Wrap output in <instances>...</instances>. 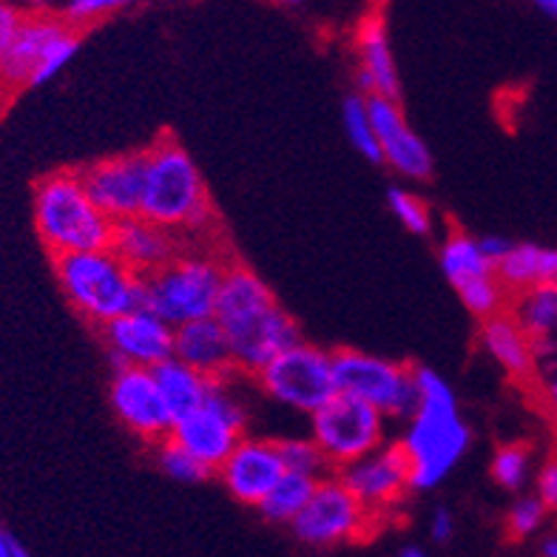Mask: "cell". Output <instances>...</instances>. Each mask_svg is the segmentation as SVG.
Segmentation results:
<instances>
[{
    "mask_svg": "<svg viewBox=\"0 0 557 557\" xmlns=\"http://www.w3.org/2000/svg\"><path fill=\"white\" fill-rule=\"evenodd\" d=\"M213 319L231 345L234 370L257 375L276 356L299 345V324L278 308L271 287L245 264H227Z\"/></svg>",
    "mask_w": 557,
    "mask_h": 557,
    "instance_id": "cell-1",
    "label": "cell"
},
{
    "mask_svg": "<svg viewBox=\"0 0 557 557\" xmlns=\"http://www.w3.org/2000/svg\"><path fill=\"white\" fill-rule=\"evenodd\" d=\"M418 410L398 447L410 463V490H433L470 449V426L463 424L455 393L435 370L416 367Z\"/></svg>",
    "mask_w": 557,
    "mask_h": 557,
    "instance_id": "cell-2",
    "label": "cell"
},
{
    "mask_svg": "<svg viewBox=\"0 0 557 557\" xmlns=\"http://www.w3.org/2000/svg\"><path fill=\"white\" fill-rule=\"evenodd\" d=\"M146 191L139 216L171 234H202L213 225V206L197 162L180 139L162 134L146 148Z\"/></svg>",
    "mask_w": 557,
    "mask_h": 557,
    "instance_id": "cell-3",
    "label": "cell"
},
{
    "mask_svg": "<svg viewBox=\"0 0 557 557\" xmlns=\"http://www.w3.org/2000/svg\"><path fill=\"white\" fill-rule=\"evenodd\" d=\"M35 225L54 259L111 248L114 231L88 199L81 171H54L35 185Z\"/></svg>",
    "mask_w": 557,
    "mask_h": 557,
    "instance_id": "cell-4",
    "label": "cell"
},
{
    "mask_svg": "<svg viewBox=\"0 0 557 557\" xmlns=\"http://www.w3.org/2000/svg\"><path fill=\"white\" fill-rule=\"evenodd\" d=\"M227 262L211 248H183L162 271L143 278V308L171 331L211 319Z\"/></svg>",
    "mask_w": 557,
    "mask_h": 557,
    "instance_id": "cell-5",
    "label": "cell"
},
{
    "mask_svg": "<svg viewBox=\"0 0 557 557\" xmlns=\"http://www.w3.org/2000/svg\"><path fill=\"white\" fill-rule=\"evenodd\" d=\"M54 273L69 305L97 327L143 308V278L128 271L111 248L58 257Z\"/></svg>",
    "mask_w": 557,
    "mask_h": 557,
    "instance_id": "cell-6",
    "label": "cell"
},
{
    "mask_svg": "<svg viewBox=\"0 0 557 557\" xmlns=\"http://www.w3.org/2000/svg\"><path fill=\"white\" fill-rule=\"evenodd\" d=\"M336 393L370 404L384 418H412L418 410L416 367L361 350L331 352Z\"/></svg>",
    "mask_w": 557,
    "mask_h": 557,
    "instance_id": "cell-7",
    "label": "cell"
},
{
    "mask_svg": "<svg viewBox=\"0 0 557 557\" xmlns=\"http://www.w3.org/2000/svg\"><path fill=\"white\" fill-rule=\"evenodd\" d=\"M310 441L319 447L327 467L345 470L382 447L384 416L359 398L336 393L322 410L310 416Z\"/></svg>",
    "mask_w": 557,
    "mask_h": 557,
    "instance_id": "cell-8",
    "label": "cell"
},
{
    "mask_svg": "<svg viewBox=\"0 0 557 557\" xmlns=\"http://www.w3.org/2000/svg\"><path fill=\"white\" fill-rule=\"evenodd\" d=\"M259 387L285 407L313 416L336 396L333 384V359L322 347L299 342L290 350L264 364L257 373Z\"/></svg>",
    "mask_w": 557,
    "mask_h": 557,
    "instance_id": "cell-9",
    "label": "cell"
},
{
    "mask_svg": "<svg viewBox=\"0 0 557 557\" xmlns=\"http://www.w3.org/2000/svg\"><path fill=\"white\" fill-rule=\"evenodd\" d=\"M169 438L194 455L202 467L216 472L245 438V410L222 384H216L202 407L176 418Z\"/></svg>",
    "mask_w": 557,
    "mask_h": 557,
    "instance_id": "cell-10",
    "label": "cell"
},
{
    "mask_svg": "<svg viewBox=\"0 0 557 557\" xmlns=\"http://www.w3.org/2000/svg\"><path fill=\"white\" fill-rule=\"evenodd\" d=\"M375 515H370L338 478H319L308 506L294 518V535L308 546H336L373 535Z\"/></svg>",
    "mask_w": 557,
    "mask_h": 557,
    "instance_id": "cell-11",
    "label": "cell"
},
{
    "mask_svg": "<svg viewBox=\"0 0 557 557\" xmlns=\"http://www.w3.org/2000/svg\"><path fill=\"white\" fill-rule=\"evenodd\" d=\"M146 151L106 157L81 171L83 188L97 211L109 222H123L139 216L143 191H146Z\"/></svg>",
    "mask_w": 557,
    "mask_h": 557,
    "instance_id": "cell-12",
    "label": "cell"
},
{
    "mask_svg": "<svg viewBox=\"0 0 557 557\" xmlns=\"http://www.w3.org/2000/svg\"><path fill=\"white\" fill-rule=\"evenodd\" d=\"M100 336L114 361V370L123 367L154 370L162 361L174 359V331L146 308H134L114 322L103 324Z\"/></svg>",
    "mask_w": 557,
    "mask_h": 557,
    "instance_id": "cell-13",
    "label": "cell"
},
{
    "mask_svg": "<svg viewBox=\"0 0 557 557\" xmlns=\"http://www.w3.org/2000/svg\"><path fill=\"white\" fill-rule=\"evenodd\" d=\"M338 481L367 512L379 518L382 512L393 509L404 498V492L410 490V463L398 444H382L375 453L338 470Z\"/></svg>",
    "mask_w": 557,
    "mask_h": 557,
    "instance_id": "cell-14",
    "label": "cell"
},
{
    "mask_svg": "<svg viewBox=\"0 0 557 557\" xmlns=\"http://www.w3.org/2000/svg\"><path fill=\"white\" fill-rule=\"evenodd\" d=\"M109 398L120 421L137 438L148 441V444H162L171 435L174 418L162 401L151 370H139V367L114 370Z\"/></svg>",
    "mask_w": 557,
    "mask_h": 557,
    "instance_id": "cell-15",
    "label": "cell"
},
{
    "mask_svg": "<svg viewBox=\"0 0 557 557\" xmlns=\"http://www.w3.org/2000/svg\"><path fill=\"white\" fill-rule=\"evenodd\" d=\"M367 114H370V125H373V134L379 139L382 162H387L389 169L398 171L401 176H410V180H426L433 174V154H430L424 139L407 125L401 106L396 100L367 97Z\"/></svg>",
    "mask_w": 557,
    "mask_h": 557,
    "instance_id": "cell-16",
    "label": "cell"
},
{
    "mask_svg": "<svg viewBox=\"0 0 557 557\" xmlns=\"http://www.w3.org/2000/svg\"><path fill=\"white\" fill-rule=\"evenodd\" d=\"M216 472L239 504L259 506L278 484V478L285 475V463L276 441L245 435Z\"/></svg>",
    "mask_w": 557,
    "mask_h": 557,
    "instance_id": "cell-17",
    "label": "cell"
},
{
    "mask_svg": "<svg viewBox=\"0 0 557 557\" xmlns=\"http://www.w3.org/2000/svg\"><path fill=\"white\" fill-rule=\"evenodd\" d=\"M356 52H359V91L361 97H384L396 100L401 97V83H398V66L389 49L387 23L382 12H370L361 17L356 29Z\"/></svg>",
    "mask_w": 557,
    "mask_h": 557,
    "instance_id": "cell-18",
    "label": "cell"
},
{
    "mask_svg": "<svg viewBox=\"0 0 557 557\" xmlns=\"http://www.w3.org/2000/svg\"><path fill=\"white\" fill-rule=\"evenodd\" d=\"M111 250L123 259V264L139 278L162 271L171 259L183 250L180 236L154 225V222L134 216L123 220L111 231Z\"/></svg>",
    "mask_w": 557,
    "mask_h": 557,
    "instance_id": "cell-19",
    "label": "cell"
},
{
    "mask_svg": "<svg viewBox=\"0 0 557 557\" xmlns=\"http://www.w3.org/2000/svg\"><path fill=\"white\" fill-rule=\"evenodd\" d=\"M174 359L197 370L211 382H225L234 373V359H231V345L216 319H202L174 331Z\"/></svg>",
    "mask_w": 557,
    "mask_h": 557,
    "instance_id": "cell-20",
    "label": "cell"
},
{
    "mask_svg": "<svg viewBox=\"0 0 557 557\" xmlns=\"http://www.w3.org/2000/svg\"><path fill=\"white\" fill-rule=\"evenodd\" d=\"M66 29V23L52 15L23 17L15 40L9 52L0 60V83L3 86H29V77L35 74L37 63L52 46L54 37Z\"/></svg>",
    "mask_w": 557,
    "mask_h": 557,
    "instance_id": "cell-21",
    "label": "cell"
},
{
    "mask_svg": "<svg viewBox=\"0 0 557 557\" xmlns=\"http://www.w3.org/2000/svg\"><path fill=\"white\" fill-rule=\"evenodd\" d=\"M495 278L506 294H523L529 287L557 285V248L521 243L495 268Z\"/></svg>",
    "mask_w": 557,
    "mask_h": 557,
    "instance_id": "cell-22",
    "label": "cell"
},
{
    "mask_svg": "<svg viewBox=\"0 0 557 557\" xmlns=\"http://www.w3.org/2000/svg\"><path fill=\"white\" fill-rule=\"evenodd\" d=\"M151 375H154L157 389H160L162 401H165V407H169L174 421L176 418L188 416V412H194L197 407H202V404L208 401V396L216 389V384H222L211 382L206 375H199L197 370H191V367L176 359L162 361L160 367L151 370Z\"/></svg>",
    "mask_w": 557,
    "mask_h": 557,
    "instance_id": "cell-23",
    "label": "cell"
},
{
    "mask_svg": "<svg viewBox=\"0 0 557 557\" xmlns=\"http://www.w3.org/2000/svg\"><path fill=\"white\" fill-rule=\"evenodd\" d=\"M481 345L515 379H527L535 370L529 336L515 324L512 315L500 313L486 319L484 327H481Z\"/></svg>",
    "mask_w": 557,
    "mask_h": 557,
    "instance_id": "cell-24",
    "label": "cell"
},
{
    "mask_svg": "<svg viewBox=\"0 0 557 557\" xmlns=\"http://www.w3.org/2000/svg\"><path fill=\"white\" fill-rule=\"evenodd\" d=\"M441 271L444 276L453 282V287L470 285L475 278H486V276H495V268L484 259L481 248H478V239H472L470 234H463V231H455L444 239L441 245Z\"/></svg>",
    "mask_w": 557,
    "mask_h": 557,
    "instance_id": "cell-25",
    "label": "cell"
},
{
    "mask_svg": "<svg viewBox=\"0 0 557 557\" xmlns=\"http://www.w3.org/2000/svg\"><path fill=\"white\" fill-rule=\"evenodd\" d=\"M512 319L529 342L557 338V285H537L518 294Z\"/></svg>",
    "mask_w": 557,
    "mask_h": 557,
    "instance_id": "cell-26",
    "label": "cell"
},
{
    "mask_svg": "<svg viewBox=\"0 0 557 557\" xmlns=\"http://www.w3.org/2000/svg\"><path fill=\"white\" fill-rule=\"evenodd\" d=\"M315 484H319V478L285 472V475L278 478V484L271 490V495H268L257 509L273 523H294L296 515L308 506Z\"/></svg>",
    "mask_w": 557,
    "mask_h": 557,
    "instance_id": "cell-27",
    "label": "cell"
},
{
    "mask_svg": "<svg viewBox=\"0 0 557 557\" xmlns=\"http://www.w3.org/2000/svg\"><path fill=\"white\" fill-rule=\"evenodd\" d=\"M342 120H345L347 139L352 143V148L364 154L367 160L382 162V151H379V139L373 134V125H370V114H367V97L350 95L342 106Z\"/></svg>",
    "mask_w": 557,
    "mask_h": 557,
    "instance_id": "cell-28",
    "label": "cell"
},
{
    "mask_svg": "<svg viewBox=\"0 0 557 557\" xmlns=\"http://www.w3.org/2000/svg\"><path fill=\"white\" fill-rule=\"evenodd\" d=\"M458 296H461L463 308L486 322V319H492V315H500L506 290L498 285V278L486 276V278H475V282H470V285L458 287Z\"/></svg>",
    "mask_w": 557,
    "mask_h": 557,
    "instance_id": "cell-29",
    "label": "cell"
},
{
    "mask_svg": "<svg viewBox=\"0 0 557 557\" xmlns=\"http://www.w3.org/2000/svg\"><path fill=\"white\" fill-rule=\"evenodd\" d=\"M157 461H160V470L165 475H171L174 481H183V484H199V481H206L211 475L208 467L194 458V455L185 453L183 447H176L174 441L165 438L162 444H157Z\"/></svg>",
    "mask_w": 557,
    "mask_h": 557,
    "instance_id": "cell-30",
    "label": "cell"
},
{
    "mask_svg": "<svg viewBox=\"0 0 557 557\" xmlns=\"http://www.w3.org/2000/svg\"><path fill=\"white\" fill-rule=\"evenodd\" d=\"M77 49H81V35L66 26V29L54 37L52 46L46 49L44 58H40L35 74L29 77V86H44V83L52 81L54 74L63 72V66L77 54Z\"/></svg>",
    "mask_w": 557,
    "mask_h": 557,
    "instance_id": "cell-31",
    "label": "cell"
},
{
    "mask_svg": "<svg viewBox=\"0 0 557 557\" xmlns=\"http://www.w3.org/2000/svg\"><path fill=\"white\" fill-rule=\"evenodd\" d=\"M387 202L389 208H393V213L398 216V222H401L410 234L416 236L430 234V227H433V213H430L424 199L416 197V194L410 191H404V188H398V185H393V188L387 191Z\"/></svg>",
    "mask_w": 557,
    "mask_h": 557,
    "instance_id": "cell-32",
    "label": "cell"
},
{
    "mask_svg": "<svg viewBox=\"0 0 557 557\" xmlns=\"http://www.w3.org/2000/svg\"><path fill=\"white\" fill-rule=\"evenodd\" d=\"M278 455H282V463H285V472H296V475L308 478H322L324 472V458L319 453L310 438H285L276 441Z\"/></svg>",
    "mask_w": 557,
    "mask_h": 557,
    "instance_id": "cell-33",
    "label": "cell"
},
{
    "mask_svg": "<svg viewBox=\"0 0 557 557\" xmlns=\"http://www.w3.org/2000/svg\"><path fill=\"white\" fill-rule=\"evenodd\" d=\"M529 475V449L523 444H506L492 458V478L504 490H521Z\"/></svg>",
    "mask_w": 557,
    "mask_h": 557,
    "instance_id": "cell-34",
    "label": "cell"
},
{
    "mask_svg": "<svg viewBox=\"0 0 557 557\" xmlns=\"http://www.w3.org/2000/svg\"><path fill=\"white\" fill-rule=\"evenodd\" d=\"M117 9H123L120 0H72L60 21L66 23L69 29L81 32L88 29V26H95V23L103 21V17L114 15Z\"/></svg>",
    "mask_w": 557,
    "mask_h": 557,
    "instance_id": "cell-35",
    "label": "cell"
},
{
    "mask_svg": "<svg viewBox=\"0 0 557 557\" xmlns=\"http://www.w3.org/2000/svg\"><path fill=\"white\" fill-rule=\"evenodd\" d=\"M543 518H546V509L537 498H521L515 500L512 509H509V518H506V527H509V535L512 537H529L535 535L541 529Z\"/></svg>",
    "mask_w": 557,
    "mask_h": 557,
    "instance_id": "cell-36",
    "label": "cell"
},
{
    "mask_svg": "<svg viewBox=\"0 0 557 557\" xmlns=\"http://www.w3.org/2000/svg\"><path fill=\"white\" fill-rule=\"evenodd\" d=\"M537 500L543 509H557V458H549L543 463L541 475H537Z\"/></svg>",
    "mask_w": 557,
    "mask_h": 557,
    "instance_id": "cell-37",
    "label": "cell"
},
{
    "mask_svg": "<svg viewBox=\"0 0 557 557\" xmlns=\"http://www.w3.org/2000/svg\"><path fill=\"white\" fill-rule=\"evenodd\" d=\"M23 17L26 15H21L17 9L0 3V60H3V54L9 52V46H12V40H15Z\"/></svg>",
    "mask_w": 557,
    "mask_h": 557,
    "instance_id": "cell-38",
    "label": "cell"
},
{
    "mask_svg": "<svg viewBox=\"0 0 557 557\" xmlns=\"http://www.w3.org/2000/svg\"><path fill=\"white\" fill-rule=\"evenodd\" d=\"M478 248H481V253H484V259L492 268H498L500 259L512 250V243L504 239V236H484V239H478Z\"/></svg>",
    "mask_w": 557,
    "mask_h": 557,
    "instance_id": "cell-39",
    "label": "cell"
},
{
    "mask_svg": "<svg viewBox=\"0 0 557 557\" xmlns=\"http://www.w3.org/2000/svg\"><path fill=\"white\" fill-rule=\"evenodd\" d=\"M430 532H433V537L438 543H447L449 537H453L455 532V518L449 509H438V512L433 515V523H430Z\"/></svg>",
    "mask_w": 557,
    "mask_h": 557,
    "instance_id": "cell-40",
    "label": "cell"
},
{
    "mask_svg": "<svg viewBox=\"0 0 557 557\" xmlns=\"http://www.w3.org/2000/svg\"><path fill=\"white\" fill-rule=\"evenodd\" d=\"M12 546H15V537L0 527V557H12Z\"/></svg>",
    "mask_w": 557,
    "mask_h": 557,
    "instance_id": "cell-41",
    "label": "cell"
},
{
    "mask_svg": "<svg viewBox=\"0 0 557 557\" xmlns=\"http://www.w3.org/2000/svg\"><path fill=\"white\" fill-rule=\"evenodd\" d=\"M537 9H541L543 15H549L557 21V0H537Z\"/></svg>",
    "mask_w": 557,
    "mask_h": 557,
    "instance_id": "cell-42",
    "label": "cell"
},
{
    "mask_svg": "<svg viewBox=\"0 0 557 557\" xmlns=\"http://www.w3.org/2000/svg\"><path fill=\"white\" fill-rule=\"evenodd\" d=\"M543 557H557V535L543 543Z\"/></svg>",
    "mask_w": 557,
    "mask_h": 557,
    "instance_id": "cell-43",
    "label": "cell"
},
{
    "mask_svg": "<svg viewBox=\"0 0 557 557\" xmlns=\"http://www.w3.org/2000/svg\"><path fill=\"white\" fill-rule=\"evenodd\" d=\"M546 396H549L552 410H555V416H557V379H552V382H549V389H546Z\"/></svg>",
    "mask_w": 557,
    "mask_h": 557,
    "instance_id": "cell-44",
    "label": "cell"
},
{
    "mask_svg": "<svg viewBox=\"0 0 557 557\" xmlns=\"http://www.w3.org/2000/svg\"><path fill=\"white\" fill-rule=\"evenodd\" d=\"M401 557H426V555L421 549H416V546H407V549L401 552Z\"/></svg>",
    "mask_w": 557,
    "mask_h": 557,
    "instance_id": "cell-45",
    "label": "cell"
},
{
    "mask_svg": "<svg viewBox=\"0 0 557 557\" xmlns=\"http://www.w3.org/2000/svg\"><path fill=\"white\" fill-rule=\"evenodd\" d=\"M12 557H32V555H29V552H26V549H23L21 543L15 541V546H12Z\"/></svg>",
    "mask_w": 557,
    "mask_h": 557,
    "instance_id": "cell-46",
    "label": "cell"
},
{
    "mask_svg": "<svg viewBox=\"0 0 557 557\" xmlns=\"http://www.w3.org/2000/svg\"><path fill=\"white\" fill-rule=\"evenodd\" d=\"M3 88H7V86H3V83H0V100H3Z\"/></svg>",
    "mask_w": 557,
    "mask_h": 557,
    "instance_id": "cell-47",
    "label": "cell"
},
{
    "mask_svg": "<svg viewBox=\"0 0 557 557\" xmlns=\"http://www.w3.org/2000/svg\"><path fill=\"white\" fill-rule=\"evenodd\" d=\"M552 356H555V361H557V338H555V352H552Z\"/></svg>",
    "mask_w": 557,
    "mask_h": 557,
    "instance_id": "cell-48",
    "label": "cell"
}]
</instances>
